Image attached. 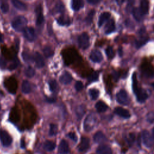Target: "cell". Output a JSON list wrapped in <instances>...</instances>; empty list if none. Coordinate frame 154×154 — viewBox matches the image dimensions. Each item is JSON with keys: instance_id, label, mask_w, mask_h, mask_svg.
<instances>
[{"instance_id": "1", "label": "cell", "mask_w": 154, "mask_h": 154, "mask_svg": "<svg viewBox=\"0 0 154 154\" xmlns=\"http://www.w3.org/2000/svg\"><path fill=\"white\" fill-rule=\"evenodd\" d=\"M27 19L24 16H19L13 19L12 25L15 31H24L27 28Z\"/></svg>"}, {"instance_id": "2", "label": "cell", "mask_w": 154, "mask_h": 154, "mask_svg": "<svg viewBox=\"0 0 154 154\" xmlns=\"http://www.w3.org/2000/svg\"><path fill=\"white\" fill-rule=\"evenodd\" d=\"M97 123V118L94 114L89 115L86 118L84 122V129L86 131L89 132L92 131Z\"/></svg>"}, {"instance_id": "3", "label": "cell", "mask_w": 154, "mask_h": 154, "mask_svg": "<svg viewBox=\"0 0 154 154\" xmlns=\"http://www.w3.org/2000/svg\"><path fill=\"white\" fill-rule=\"evenodd\" d=\"M116 99L119 104L122 105H127L130 102L129 96L127 92L124 90H121L117 93Z\"/></svg>"}, {"instance_id": "4", "label": "cell", "mask_w": 154, "mask_h": 154, "mask_svg": "<svg viewBox=\"0 0 154 154\" xmlns=\"http://www.w3.org/2000/svg\"><path fill=\"white\" fill-rule=\"evenodd\" d=\"M78 43L81 49H87L90 45V39L89 35L86 33H82L78 37Z\"/></svg>"}, {"instance_id": "5", "label": "cell", "mask_w": 154, "mask_h": 154, "mask_svg": "<svg viewBox=\"0 0 154 154\" xmlns=\"http://www.w3.org/2000/svg\"><path fill=\"white\" fill-rule=\"evenodd\" d=\"M0 140L2 144L5 147L9 146L12 143V138L5 130H0Z\"/></svg>"}, {"instance_id": "6", "label": "cell", "mask_w": 154, "mask_h": 154, "mask_svg": "<svg viewBox=\"0 0 154 154\" xmlns=\"http://www.w3.org/2000/svg\"><path fill=\"white\" fill-rule=\"evenodd\" d=\"M141 137H142L143 143L147 147H150L153 145V138L151 135L149 134V132L147 131H146V130L143 131L142 132Z\"/></svg>"}, {"instance_id": "7", "label": "cell", "mask_w": 154, "mask_h": 154, "mask_svg": "<svg viewBox=\"0 0 154 154\" xmlns=\"http://www.w3.org/2000/svg\"><path fill=\"white\" fill-rule=\"evenodd\" d=\"M24 36L30 42L34 41L36 38V32L33 27H27L23 31Z\"/></svg>"}, {"instance_id": "8", "label": "cell", "mask_w": 154, "mask_h": 154, "mask_svg": "<svg viewBox=\"0 0 154 154\" xmlns=\"http://www.w3.org/2000/svg\"><path fill=\"white\" fill-rule=\"evenodd\" d=\"M90 59L94 63H99L103 59V57H102V53L99 50L95 49L92 51L90 55Z\"/></svg>"}, {"instance_id": "9", "label": "cell", "mask_w": 154, "mask_h": 154, "mask_svg": "<svg viewBox=\"0 0 154 154\" xmlns=\"http://www.w3.org/2000/svg\"><path fill=\"white\" fill-rule=\"evenodd\" d=\"M90 146V140L87 137H82L80 143L78 147L79 152H83L86 151Z\"/></svg>"}, {"instance_id": "10", "label": "cell", "mask_w": 154, "mask_h": 154, "mask_svg": "<svg viewBox=\"0 0 154 154\" xmlns=\"http://www.w3.org/2000/svg\"><path fill=\"white\" fill-rule=\"evenodd\" d=\"M134 93L136 94L137 99L140 102H144L148 97V95L145 90L140 88H138V89Z\"/></svg>"}, {"instance_id": "11", "label": "cell", "mask_w": 154, "mask_h": 154, "mask_svg": "<svg viewBox=\"0 0 154 154\" xmlns=\"http://www.w3.org/2000/svg\"><path fill=\"white\" fill-rule=\"evenodd\" d=\"M36 14H37V19H36V24L37 26H41L44 21V18L43 15L42 7L40 5L36 9Z\"/></svg>"}, {"instance_id": "12", "label": "cell", "mask_w": 154, "mask_h": 154, "mask_svg": "<svg viewBox=\"0 0 154 154\" xmlns=\"http://www.w3.org/2000/svg\"><path fill=\"white\" fill-rule=\"evenodd\" d=\"M59 152L60 154H68L69 152V147L68 143L65 140H62L59 146Z\"/></svg>"}, {"instance_id": "13", "label": "cell", "mask_w": 154, "mask_h": 154, "mask_svg": "<svg viewBox=\"0 0 154 154\" xmlns=\"http://www.w3.org/2000/svg\"><path fill=\"white\" fill-rule=\"evenodd\" d=\"M34 60L36 63V66L38 68H42L45 66V60L42 56L37 52L36 53L34 54Z\"/></svg>"}, {"instance_id": "14", "label": "cell", "mask_w": 154, "mask_h": 154, "mask_svg": "<svg viewBox=\"0 0 154 154\" xmlns=\"http://www.w3.org/2000/svg\"><path fill=\"white\" fill-rule=\"evenodd\" d=\"M115 112L116 114H117L118 115H119V116L125 119H128L131 117V115L129 113V112L122 107H117L115 109Z\"/></svg>"}, {"instance_id": "15", "label": "cell", "mask_w": 154, "mask_h": 154, "mask_svg": "<svg viewBox=\"0 0 154 154\" xmlns=\"http://www.w3.org/2000/svg\"><path fill=\"white\" fill-rule=\"evenodd\" d=\"M72 80V75L68 72H64L60 77V81L63 84H69Z\"/></svg>"}, {"instance_id": "16", "label": "cell", "mask_w": 154, "mask_h": 154, "mask_svg": "<svg viewBox=\"0 0 154 154\" xmlns=\"http://www.w3.org/2000/svg\"><path fill=\"white\" fill-rule=\"evenodd\" d=\"M96 152L98 154H113L112 149L107 145H100L99 146Z\"/></svg>"}, {"instance_id": "17", "label": "cell", "mask_w": 154, "mask_h": 154, "mask_svg": "<svg viewBox=\"0 0 154 154\" xmlns=\"http://www.w3.org/2000/svg\"><path fill=\"white\" fill-rule=\"evenodd\" d=\"M93 139H94V141L97 143H103L107 140V138H106V135L101 131L97 132L94 134V135L93 137Z\"/></svg>"}, {"instance_id": "18", "label": "cell", "mask_w": 154, "mask_h": 154, "mask_svg": "<svg viewBox=\"0 0 154 154\" xmlns=\"http://www.w3.org/2000/svg\"><path fill=\"white\" fill-rule=\"evenodd\" d=\"M115 29H116V27H115V21L113 19H111L106 24V26L105 27V33L107 34H110L113 31H115Z\"/></svg>"}, {"instance_id": "19", "label": "cell", "mask_w": 154, "mask_h": 154, "mask_svg": "<svg viewBox=\"0 0 154 154\" xmlns=\"http://www.w3.org/2000/svg\"><path fill=\"white\" fill-rule=\"evenodd\" d=\"M111 16V14L109 12H104L102 13L99 19L98 25L99 27H101L103 25Z\"/></svg>"}, {"instance_id": "20", "label": "cell", "mask_w": 154, "mask_h": 154, "mask_svg": "<svg viewBox=\"0 0 154 154\" xmlns=\"http://www.w3.org/2000/svg\"><path fill=\"white\" fill-rule=\"evenodd\" d=\"M132 14L133 16L135 18V20L137 21H141L143 19V18L144 16V14L142 13L140 8H135L132 10Z\"/></svg>"}, {"instance_id": "21", "label": "cell", "mask_w": 154, "mask_h": 154, "mask_svg": "<svg viewBox=\"0 0 154 154\" xmlns=\"http://www.w3.org/2000/svg\"><path fill=\"white\" fill-rule=\"evenodd\" d=\"M12 3L14 7L19 10L25 11L27 9L26 5L21 1H18V0H13V1H12Z\"/></svg>"}, {"instance_id": "22", "label": "cell", "mask_w": 154, "mask_h": 154, "mask_svg": "<svg viewBox=\"0 0 154 154\" xmlns=\"http://www.w3.org/2000/svg\"><path fill=\"white\" fill-rule=\"evenodd\" d=\"M95 107H96L97 111L100 113L105 112L108 109V106L106 105V104L104 103V102L102 101L97 102L96 104Z\"/></svg>"}, {"instance_id": "23", "label": "cell", "mask_w": 154, "mask_h": 154, "mask_svg": "<svg viewBox=\"0 0 154 154\" xmlns=\"http://www.w3.org/2000/svg\"><path fill=\"white\" fill-rule=\"evenodd\" d=\"M84 4L82 0H74L72 2V7L74 10L78 11L84 7Z\"/></svg>"}, {"instance_id": "24", "label": "cell", "mask_w": 154, "mask_h": 154, "mask_svg": "<svg viewBox=\"0 0 154 154\" xmlns=\"http://www.w3.org/2000/svg\"><path fill=\"white\" fill-rule=\"evenodd\" d=\"M56 146V144L55 143H54L52 141H46L43 144V148L45 150L47 151H52L53 150Z\"/></svg>"}, {"instance_id": "25", "label": "cell", "mask_w": 154, "mask_h": 154, "mask_svg": "<svg viewBox=\"0 0 154 154\" xmlns=\"http://www.w3.org/2000/svg\"><path fill=\"white\" fill-rule=\"evenodd\" d=\"M75 113L78 120H81L85 114V107L84 106H79L76 108Z\"/></svg>"}, {"instance_id": "26", "label": "cell", "mask_w": 154, "mask_h": 154, "mask_svg": "<svg viewBox=\"0 0 154 154\" xmlns=\"http://www.w3.org/2000/svg\"><path fill=\"white\" fill-rule=\"evenodd\" d=\"M22 92L25 94H28L31 92V84L27 81L24 80L22 84Z\"/></svg>"}, {"instance_id": "27", "label": "cell", "mask_w": 154, "mask_h": 154, "mask_svg": "<svg viewBox=\"0 0 154 154\" xmlns=\"http://www.w3.org/2000/svg\"><path fill=\"white\" fill-rule=\"evenodd\" d=\"M140 10L144 15H146L149 12V2L143 0L140 3Z\"/></svg>"}, {"instance_id": "28", "label": "cell", "mask_w": 154, "mask_h": 154, "mask_svg": "<svg viewBox=\"0 0 154 154\" xmlns=\"http://www.w3.org/2000/svg\"><path fill=\"white\" fill-rule=\"evenodd\" d=\"M43 54L46 58H49L53 56L54 51L51 46H46L43 49Z\"/></svg>"}, {"instance_id": "29", "label": "cell", "mask_w": 154, "mask_h": 154, "mask_svg": "<svg viewBox=\"0 0 154 154\" xmlns=\"http://www.w3.org/2000/svg\"><path fill=\"white\" fill-rule=\"evenodd\" d=\"M143 73L145 75L148 77H153L154 76V71L152 70V67H149V65L146 66L144 65V66L143 68Z\"/></svg>"}, {"instance_id": "30", "label": "cell", "mask_w": 154, "mask_h": 154, "mask_svg": "<svg viewBox=\"0 0 154 154\" xmlns=\"http://www.w3.org/2000/svg\"><path fill=\"white\" fill-rule=\"evenodd\" d=\"M149 38L148 37H146V36H143L140 37L136 42V46L137 48H140L141 46H142L143 45H145L146 43L148 41Z\"/></svg>"}, {"instance_id": "31", "label": "cell", "mask_w": 154, "mask_h": 154, "mask_svg": "<svg viewBox=\"0 0 154 154\" xmlns=\"http://www.w3.org/2000/svg\"><path fill=\"white\" fill-rule=\"evenodd\" d=\"M58 131V128L57 125L56 124H51L50 128H49V135L50 136H54L56 135Z\"/></svg>"}, {"instance_id": "32", "label": "cell", "mask_w": 154, "mask_h": 154, "mask_svg": "<svg viewBox=\"0 0 154 154\" xmlns=\"http://www.w3.org/2000/svg\"><path fill=\"white\" fill-rule=\"evenodd\" d=\"M49 89L50 90L53 92H56L58 88V84L56 80H51L49 81Z\"/></svg>"}, {"instance_id": "33", "label": "cell", "mask_w": 154, "mask_h": 154, "mask_svg": "<svg viewBox=\"0 0 154 154\" xmlns=\"http://www.w3.org/2000/svg\"><path fill=\"white\" fill-rule=\"evenodd\" d=\"M89 94L93 100H96L99 95V92L96 89H92L89 90Z\"/></svg>"}, {"instance_id": "34", "label": "cell", "mask_w": 154, "mask_h": 154, "mask_svg": "<svg viewBox=\"0 0 154 154\" xmlns=\"http://www.w3.org/2000/svg\"><path fill=\"white\" fill-rule=\"evenodd\" d=\"M25 75L28 78H32L35 75V70L32 67H28L25 71Z\"/></svg>"}, {"instance_id": "35", "label": "cell", "mask_w": 154, "mask_h": 154, "mask_svg": "<svg viewBox=\"0 0 154 154\" xmlns=\"http://www.w3.org/2000/svg\"><path fill=\"white\" fill-rule=\"evenodd\" d=\"M94 15H95V10H91L89 12V13H88V15H87V16L86 18V22L88 24H90L92 23Z\"/></svg>"}, {"instance_id": "36", "label": "cell", "mask_w": 154, "mask_h": 154, "mask_svg": "<svg viewBox=\"0 0 154 154\" xmlns=\"http://www.w3.org/2000/svg\"><path fill=\"white\" fill-rule=\"evenodd\" d=\"M106 54H107V57L109 59H112L115 57V51H114V50H113V49L112 46H109L106 49Z\"/></svg>"}, {"instance_id": "37", "label": "cell", "mask_w": 154, "mask_h": 154, "mask_svg": "<svg viewBox=\"0 0 154 154\" xmlns=\"http://www.w3.org/2000/svg\"><path fill=\"white\" fill-rule=\"evenodd\" d=\"M54 10L56 12L63 13L65 11V6L62 2H58L55 6Z\"/></svg>"}, {"instance_id": "38", "label": "cell", "mask_w": 154, "mask_h": 154, "mask_svg": "<svg viewBox=\"0 0 154 154\" xmlns=\"http://www.w3.org/2000/svg\"><path fill=\"white\" fill-rule=\"evenodd\" d=\"M0 8H1V10L3 13H6L9 11V4L7 3V1H2L1 3V5H0Z\"/></svg>"}, {"instance_id": "39", "label": "cell", "mask_w": 154, "mask_h": 154, "mask_svg": "<svg viewBox=\"0 0 154 154\" xmlns=\"http://www.w3.org/2000/svg\"><path fill=\"white\" fill-rule=\"evenodd\" d=\"M132 89H133V90H134V93L138 89V87L137 86V80L136 73H134V74L132 75Z\"/></svg>"}, {"instance_id": "40", "label": "cell", "mask_w": 154, "mask_h": 154, "mask_svg": "<svg viewBox=\"0 0 154 154\" xmlns=\"http://www.w3.org/2000/svg\"><path fill=\"white\" fill-rule=\"evenodd\" d=\"M57 22L61 25H64L69 24V20L66 19L65 17H60L57 19Z\"/></svg>"}, {"instance_id": "41", "label": "cell", "mask_w": 154, "mask_h": 154, "mask_svg": "<svg viewBox=\"0 0 154 154\" xmlns=\"http://www.w3.org/2000/svg\"><path fill=\"white\" fill-rule=\"evenodd\" d=\"M22 57H23V59L25 62H30L32 60V59H34V57L32 58L31 56L28 53H23L22 54Z\"/></svg>"}, {"instance_id": "42", "label": "cell", "mask_w": 154, "mask_h": 154, "mask_svg": "<svg viewBox=\"0 0 154 154\" xmlns=\"http://www.w3.org/2000/svg\"><path fill=\"white\" fill-rule=\"evenodd\" d=\"M98 77H99V74L97 72H93V74H92L89 77V80L91 82L92 81H95L96 80H97L98 79Z\"/></svg>"}, {"instance_id": "43", "label": "cell", "mask_w": 154, "mask_h": 154, "mask_svg": "<svg viewBox=\"0 0 154 154\" xmlns=\"http://www.w3.org/2000/svg\"><path fill=\"white\" fill-rule=\"evenodd\" d=\"M135 135L134 133H131L129 134L128 137H127L126 140H127V141L128 143L129 144H131L134 143V141H135Z\"/></svg>"}, {"instance_id": "44", "label": "cell", "mask_w": 154, "mask_h": 154, "mask_svg": "<svg viewBox=\"0 0 154 154\" xmlns=\"http://www.w3.org/2000/svg\"><path fill=\"white\" fill-rule=\"evenodd\" d=\"M18 65H19V62L18 61V59L17 60H15L13 61V62L9 66V70L12 71V70L15 69L18 67Z\"/></svg>"}, {"instance_id": "45", "label": "cell", "mask_w": 154, "mask_h": 154, "mask_svg": "<svg viewBox=\"0 0 154 154\" xmlns=\"http://www.w3.org/2000/svg\"><path fill=\"white\" fill-rule=\"evenodd\" d=\"M75 87L77 91H81L83 89V84L81 81H78L75 83Z\"/></svg>"}, {"instance_id": "46", "label": "cell", "mask_w": 154, "mask_h": 154, "mask_svg": "<svg viewBox=\"0 0 154 154\" xmlns=\"http://www.w3.org/2000/svg\"><path fill=\"white\" fill-rule=\"evenodd\" d=\"M147 120L148 122L152 123L154 121V112H150L147 116Z\"/></svg>"}, {"instance_id": "47", "label": "cell", "mask_w": 154, "mask_h": 154, "mask_svg": "<svg viewBox=\"0 0 154 154\" xmlns=\"http://www.w3.org/2000/svg\"><path fill=\"white\" fill-rule=\"evenodd\" d=\"M68 135V137H69L71 140H72L74 141L75 142L77 141L78 138H77V135L75 134V133L71 132H69Z\"/></svg>"}, {"instance_id": "48", "label": "cell", "mask_w": 154, "mask_h": 154, "mask_svg": "<svg viewBox=\"0 0 154 154\" xmlns=\"http://www.w3.org/2000/svg\"><path fill=\"white\" fill-rule=\"evenodd\" d=\"M56 100V99L55 98L53 97H46V101L47 102H49V103H54Z\"/></svg>"}, {"instance_id": "49", "label": "cell", "mask_w": 154, "mask_h": 154, "mask_svg": "<svg viewBox=\"0 0 154 154\" xmlns=\"http://www.w3.org/2000/svg\"><path fill=\"white\" fill-rule=\"evenodd\" d=\"M87 2L92 4H96L97 3H99L100 1H99V0H88Z\"/></svg>"}, {"instance_id": "50", "label": "cell", "mask_w": 154, "mask_h": 154, "mask_svg": "<svg viewBox=\"0 0 154 154\" xmlns=\"http://www.w3.org/2000/svg\"><path fill=\"white\" fill-rule=\"evenodd\" d=\"M21 147L24 148L25 147V141L24 140H21Z\"/></svg>"}, {"instance_id": "51", "label": "cell", "mask_w": 154, "mask_h": 154, "mask_svg": "<svg viewBox=\"0 0 154 154\" xmlns=\"http://www.w3.org/2000/svg\"><path fill=\"white\" fill-rule=\"evenodd\" d=\"M2 38H3V36L0 34V42H1L3 40H2Z\"/></svg>"}, {"instance_id": "52", "label": "cell", "mask_w": 154, "mask_h": 154, "mask_svg": "<svg viewBox=\"0 0 154 154\" xmlns=\"http://www.w3.org/2000/svg\"><path fill=\"white\" fill-rule=\"evenodd\" d=\"M152 134H153V138H154V128H153V129H152Z\"/></svg>"}, {"instance_id": "53", "label": "cell", "mask_w": 154, "mask_h": 154, "mask_svg": "<svg viewBox=\"0 0 154 154\" xmlns=\"http://www.w3.org/2000/svg\"><path fill=\"white\" fill-rule=\"evenodd\" d=\"M152 87H153V89H154V83H152Z\"/></svg>"}, {"instance_id": "54", "label": "cell", "mask_w": 154, "mask_h": 154, "mask_svg": "<svg viewBox=\"0 0 154 154\" xmlns=\"http://www.w3.org/2000/svg\"><path fill=\"white\" fill-rule=\"evenodd\" d=\"M153 30H154V27H153Z\"/></svg>"}, {"instance_id": "55", "label": "cell", "mask_w": 154, "mask_h": 154, "mask_svg": "<svg viewBox=\"0 0 154 154\" xmlns=\"http://www.w3.org/2000/svg\"><path fill=\"white\" fill-rule=\"evenodd\" d=\"M0 109H1V107H0Z\"/></svg>"}]
</instances>
